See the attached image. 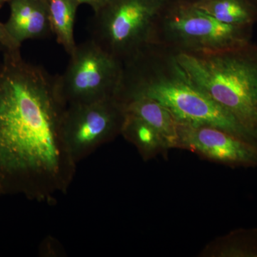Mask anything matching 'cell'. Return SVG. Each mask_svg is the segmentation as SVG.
Segmentation results:
<instances>
[{"mask_svg":"<svg viewBox=\"0 0 257 257\" xmlns=\"http://www.w3.org/2000/svg\"><path fill=\"white\" fill-rule=\"evenodd\" d=\"M124 111L135 115L150 124L160 134L167 148H179L178 122L165 106L145 96L117 99Z\"/></svg>","mask_w":257,"mask_h":257,"instance_id":"10","label":"cell"},{"mask_svg":"<svg viewBox=\"0 0 257 257\" xmlns=\"http://www.w3.org/2000/svg\"><path fill=\"white\" fill-rule=\"evenodd\" d=\"M5 24L11 36L22 45L28 40H41L52 33L47 0H10Z\"/></svg>","mask_w":257,"mask_h":257,"instance_id":"9","label":"cell"},{"mask_svg":"<svg viewBox=\"0 0 257 257\" xmlns=\"http://www.w3.org/2000/svg\"><path fill=\"white\" fill-rule=\"evenodd\" d=\"M124 119V109L116 97L66 106L61 137L74 163L121 135Z\"/></svg>","mask_w":257,"mask_h":257,"instance_id":"7","label":"cell"},{"mask_svg":"<svg viewBox=\"0 0 257 257\" xmlns=\"http://www.w3.org/2000/svg\"><path fill=\"white\" fill-rule=\"evenodd\" d=\"M193 5L231 26L253 28L257 23V6L250 0H201Z\"/></svg>","mask_w":257,"mask_h":257,"instance_id":"11","label":"cell"},{"mask_svg":"<svg viewBox=\"0 0 257 257\" xmlns=\"http://www.w3.org/2000/svg\"><path fill=\"white\" fill-rule=\"evenodd\" d=\"M10 0H0V8L3 6L5 3H10Z\"/></svg>","mask_w":257,"mask_h":257,"instance_id":"18","label":"cell"},{"mask_svg":"<svg viewBox=\"0 0 257 257\" xmlns=\"http://www.w3.org/2000/svg\"><path fill=\"white\" fill-rule=\"evenodd\" d=\"M152 98L165 106L178 124L207 125L255 144L257 138L209 96L196 87L168 47L152 44L126 61L116 99Z\"/></svg>","mask_w":257,"mask_h":257,"instance_id":"2","label":"cell"},{"mask_svg":"<svg viewBox=\"0 0 257 257\" xmlns=\"http://www.w3.org/2000/svg\"><path fill=\"white\" fill-rule=\"evenodd\" d=\"M170 0H108L94 13L91 38L124 63L154 44L160 17Z\"/></svg>","mask_w":257,"mask_h":257,"instance_id":"4","label":"cell"},{"mask_svg":"<svg viewBox=\"0 0 257 257\" xmlns=\"http://www.w3.org/2000/svg\"><path fill=\"white\" fill-rule=\"evenodd\" d=\"M201 256L257 257V228L239 229L216 238L203 249Z\"/></svg>","mask_w":257,"mask_h":257,"instance_id":"13","label":"cell"},{"mask_svg":"<svg viewBox=\"0 0 257 257\" xmlns=\"http://www.w3.org/2000/svg\"><path fill=\"white\" fill-rule=\"evenodd\" d=\"M175 54L193 84L257 138V44Z\"/></svg>","mask_w":257,"mask_h":257,"instance_id":"3","label":"cell"},{"mask_svg":"<svg viewBox=\"0 0 257 257\" xmlns=\"http://www.w3.org/2000/svg\"><path fill=\"white\" fill-rule=\"evenodd\" d=\"M250 1L257 6V0H250Z\"/></svg>","mask_w":257,"mask_h":257,"instance_id":"19","label":"cell"},{"mask_svg":"<svg viewBox=\"0 0 257 257\" xmlns=\"http://www.w3.org/2000/svg\"><path fill=\"white\" fill-rule=\"evenodd\" d=\"M66 104L58 75L5 50L0 63V195L50 202L67 192L75 163L61 137Z\"/></svg>","mask_w":257,"mask_h":257,"instance_id":"1","label":"cell"},{"mask_svg":"<svg viewBox=\"0 0 257 257\" xmlns=\"http://www.w3.org/2000/svg\"><path fill=\"white\" fill-rule=\"evenodd\" d=\"M68 65L58 75L59 91L66 106L115 97L124 64L92 39L77 45Z\"/></svg>","mask_w":257,"mask_h":257,"instance_id":"6","label":"cell"},{"mask_svg":"<svg viewBox=\"0 0 257 257\" xmlns=\"http://www.w3.org/2000/svg\"><path fill=\"white\" fill-rule=\"evenodd\" d=\"M79 5H87L92 8L94 13H97L107 3L108 0H77Z\"/></svg>","mask_w":257,"mask_h":257,"instance_id":"16","label":"cell"},{"mask_svg":"<svg viewBox=\"0 0 257 257\" xmlns=\"http://www.w3.org/2000/svg\"><path fill=\"white\" fill-rule=\"evenodd\" d=\"M121 135L136 147L145 160L154 158L169 150L160 134L135 115L124 112Z\"/></svg>","mask_w":257,"mask_h":257,"instance_id":"12","label":"cell"},{"mask_svg":"<svg viewBox=\"0 0 257 257\" xmlns=\"http://www.w3.org/2000/svg\"><path fill=\"white\" fill-rule=\"evenodd\" d=\"M179 148L232 167H256L257 145L221 128L178 124Z\"/></svg>","mask_w":257,"mask_h":257,"instance_id":"8","label":"cell"},{"mask_svg":"<svg viewBox=\"0 0 257 257\" xmlns=\"http://www.w3.org/2000/svg\"><path fill=\"white\" fill-rule=\"evenodd\" d=\"M172 1L182 2V3H191V4H194V3L201 1V0H172Z\"/></svg>","mask_w":257,"mask_h":257,"instance_id":"17","label":"cell"},{"mask_svg":"<svg viewBox=\"0 0 257 257\" xmlns=\"http://www.w3.org/2000/svg\"><path fill=\"white\" fill-rule=\"evenodd\" d=\"M0 47L3 51L19 50L21 45L11 36L5 26V24L0 23Z\"/></svg>","mask_w":257,"mask_h":257,"instance_id":"15","label":"cell"},{"mask_svg":"<svg viewBox=\"0 0 257 257\" xmlns=\"http://www.w3.org/2000/svg\"><path fill=\"white\" fill-rule=\"evenodd\" d=\"M52 33L70 55L75 50L74 24L79 4L77 0H47Z\"/></svg>","mask_w":257,"mask_h":257,"instance_id":"14","label":"cell"},{"mask_svg":"<svg viewBox=\"0 0 257 257\" xmlns=\"http://www.w3.org/2000/svg\"><path fill=\"white\" fill-rule=\"evenodd\" d=\"M253 28L217 21L191 3L172 1L160 17L154 44L175 52H215L251 41Z\"/></svg>","mask_w":257,"mask_h":257,"instance_id":"5","label":"cell"}]
</instances>
